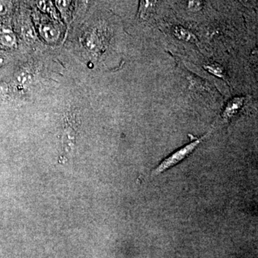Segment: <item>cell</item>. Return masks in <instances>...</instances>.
<instances>
[{
  "instance_id": "52a82bcc",
  "label": "cell",
  "mask_w": 258,
  "mask_h": 258,
  "mask_svg": "<svg viewBox=\"0 0 258 258\" xmlns=\"http://www.w3.org/2000/svg\"><path fill=\"white\" fill-rule=\"evenodd\" d=\"M207 69L209 71H210V73L213 74L214 75L220 76V77L221 76V73H222V71H221V68L218 67V66L211 65V66H207Z\"/></svg>"
},
{
  "instance_id": "ba28073f",
  "label": "cell",
  "mask_w": 258,
  "mask_h": 258,
  "mask_svg": "<svg viewBox=\"0 0 258 258\" xmlns=\"http://www.w3.org/2000/svg\"><path fill=\"white\" fill-rule=\"evenodd\" d=\"M6 92H7V88H6L5 85L0 84V99L5 96Z\"/></svg>"
},
{
  "instance_id": "8992f818",
  "label": "cell",
  "mask_w": 258,
  "mask_h": 258,
  "mask_svg": "<svg viewBox=\"0 0 258 258\" xmlns=\"http://www.w3.org/2000/svg\"><path fill=\"white\" fill-rule=\"evenodd\" d=\"M202 7V3L200 1H190L188 4V7L192 12H197V11L200 10Z\"/></svg>"
},
{
  "instance_id": "5b68a950",
  "label": "cell",
  "mask_w": 258,
  "mask_h": 258,
  "mask_svg": "<svg viewBox=\"0 0 258 258\" xmlns=\"http://www.w3.org/2000/svg\"><path fill=\"white\" fill-rule=\"evenodd\" d=\"M155 1H142V7H140V16L142 18L147 17L148 15V12L152 10L154 6Z\"/></svg>"
},
{
  "instance_id": "7a4b0ae2",
  "label": "cell",
  "mask_w": 258,
  "mask_h": 258,
  "mask_svg": "<svg viewBox=\"0 0 258 258\" xmlns=\"http://www.w3.org/2000/svg\"><path fill=\"white\" fill-rule=\"evenodd\" d=\"M68 114L66 118L64 134H63V145L69 147V150L72 148L75 140V129L77 128V115L74 112Z\"/></svg>"
},
{
  "instance_id": "3957f363",
  "label": "cell",
  "mask_w": 258,
  "mask_h": 258,
  "mask_svg": "<svg viewBox=\"0 0 258 258\" xmlns=\"http://www.w3.org/2000/svg\"><path fill=\"white\" fill-rule=\"evenodd\" d=\"M244 102H245V99L243 97L235 98L229 101L223 112V118L229 119L234 116L235 114L240 111V109L243 107Z\"/></svg>"
},
{
  "instance_id": "6da1fadb",
  "label": "cell",
  "mask_w": 258,
  "mask_h": 258,
  "mask_svg": "<svg viewBox=\"0 0 258 258\" xmlns=\"http://www.w3.org/2000/svg\"><path fill=\"white\" fill-rule=\"evenodd\" d=\"M210 133L211 132L207 133L204 137H201L200 139H197V140L194 141V142H191L189 145L185 146L183 148H180L178 151L175 152V153H172L170 156H168L164 161H162V162H161V164H160L156 169H153L151 175H150L151 177L163 173V172L167 171V169L175 167V166L177 165L180 161H183L185 158L189 156V155L195 150V148L199 145V144H200L202 141L205 140L207 136L210 134Z\"/></svg>"
},
{
  "instance_id": "277c9868",
  "label": "cell",
  "mask_w": 258,
  "mask_h": 258,
  "mask_svg": "<svg viewBox=\"0 0 258 258\" xmlns=\"http://www.w3.org/2000/svg\"><path fill=\"white\" fill-rule=\"evenodd\" d=\"M174 34L176 37L185 42H195L197 41L196 36L188 30L185 29L183 27H176L174 30Z\"/></svg>"
}]
</instances>
